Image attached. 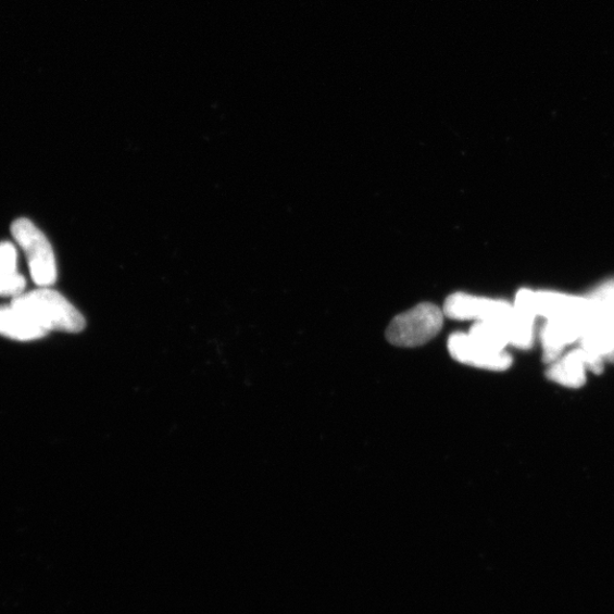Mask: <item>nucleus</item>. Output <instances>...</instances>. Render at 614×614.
<instances>
[{"mask_svg":"<svg viewBox=\"0 0 614 614\" xmlns=\"http://www.w3.org/2000/svg\"><path fill=\"white\" fill-rule=\"evenodd\" d=\"M444 315L459 322H491L505 326L514 308L505 301L491 300L465 292H454L443 306Z\"/></svg>","mask_w":614,"mask_h":614,"instance_id":"obj_4","label":"nucleus"},{"mask_svg":"<svg viewBox=\"0 0 614 614\" xmlns=\"http://www.w3.org/2000/svg\"><path fill=\"white\" fill-rule=\"evenodd\" d=\"M11 303L26 313L46 334H78L86 327L85 316L78 309L51 287L23 292Z\"/></svg>","mask_w":614,"mask_h":614,"instance_id":"obj_1","label":"nucleus"},{"mask_svg":"<svg viewBox=\"0 0 614 614\" xmlns=\"http://www.w3.org/2000/svg\"><path fill=\"white\" fill-rule=\"evenodd\" d=\"M11 231L26 255L35 284L38 287L53 286L58 279V265L51 242L28 218L16 220Z\"/></svg>","mask_w":614,"mask_h":614,"instance_id":"obj_3","label":"nucleus"},{"mask_svg":"<svg viewBox=\"0 0 614 614\" xmlns=\"http://www.w3.org/2000/svg\"><path fill=\"white\" fill-rule=\"evenodd\" d=\"M580 343L584 350L600 356L604 362L614 363V326L586 329Z\"/></svg>","mask_w":614,"mask_h":614,"instance_id":"obj_10","label":"nucleus"},{"mask_svg":"<svg viewBox=\"0 0 614 614\" xmlns=\"http://www.w3.org/2000/svg\"><path fill=\"white\" fill-rule=\"evenodd\" d=\"M27 280L18 268V252L10 241L0 242V298L16 299L26 292Z\"/></svg>","mask_w":614,"mask_h":614,"instance_id":"obj_7","label":"nucleus"},{"mask_svg":"<svg viewBox=\"0 0 614 614\" xmlns=\"http://www.w3.org/2000/svg\"><path fill=\"white\" fill-rule=\"evenodd\" d=\"M604 361L582 348L574 350L552 363L549 378L564 387L580 388L586 383L587 372L601 374Z\"/></svg>","mask_w":614,"mask_h":614,"instance_id":"obj_6","label":"nucleus"},{"mask_svg":"<svg viewBox=\"0 0 614 614\" xmlns=\"http://www.w3.org/2000/svg\"><path fill=\"white\" fill-rule=\"evenodd\" d=\"M587 301L589 314L586 329L599 326H614V280L597 288L587 297Z\"/></svg>","mask_w":614,"mask_h":614,"instance_id":"obj_9","label":"nucleus"},{"mask_svg":"<svg viewBox=\"0 0 614 614\" xmlns=\"http://www.w3.org/2000/svg\"><path fill=\"white\" fill-rule=\"evenodd\" d=\"M444 312L433 303H421L396 316L386 337L391 346L413 349L426 346L443 328Z\"/></svg>","mask_w":614,"mask_h":614,"instance_id":"obj_2","label":"nucleus"},{"mask_svg":"<svg viewBox=\"0 0 614 614\" xmlns=\"http://www.w3.org/2000/svg\"><path fill=\"white\" fill-rule=\"evenodd\" d=\"M475 342L490 352H505L509 339L504 327L491 322H477L469 333Z\"/></svg>","mask_w":614,"mask_h":614,"instance_id":"obj_11","label":"nucleus"},{"mask_svg":"<svg viewBox=\"0 0 614 614\" xmlns=\"http://www.w3.org/2000/svg\"><path fill=\"white\" fill-rule=\"evenodd\" d=\"M0 335L18 341H33L47 334L26 313L10 303L0 306Z\"/></svg>","mask_w":614,"mask_h":614,"instance_id":"obj_8","label":"nucleus"},{"mask_svg":"<svg viewBox=\"0 0 614 614\" xmlns=\"http://www.w3.org/2000/svg\"><path fill=\"white\" fill-rule=\"evenodd\" d=\"M448 350L458 362L489 372H506L512 356L505 352H490L478 346L468 333L456 331L449 337Z\"/></svg>","mask_w":614,"mask_h":614,"instance_id":"obj_5","label":"nucleus"}]
</instances>
